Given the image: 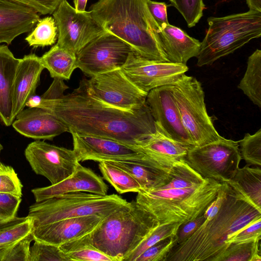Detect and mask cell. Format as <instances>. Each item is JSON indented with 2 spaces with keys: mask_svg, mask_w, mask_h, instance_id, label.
<instances>
[{
  "mask_svg": "<svg viewBox=\"0 0 261 261\" xmlns=\"http://www.w3.org/2000/svg\"><path fill=\"white\" fill-rule=\"evenodd\" d=\"M86 79L78 87L64 94L68 88L63 80L55 78L41 95L38 107L57 116L69 133L93 135L113 139L127 144L141 146L156 130L148 106L131 111L107 104L89 90Z\"/></svg>",
  "mask_w": 261,
  "mask_h": 261,
  "instance_id": "6da1fadb",
  "label": "cell"
},
{
  "mask_svg": "<svg viewBox=\"0 0 261 261\" xmlns=\"http://www.w3.org/2000/svg\"><path fill=\"white\" fill-rule=\"evenodd\" d=\"M260 218L261 211L228 184L217 214L206 219L185 242L175 245L166 261H217L229 246L228 238Z\"/></svg>",
  "mask_w": 261,
  "mask_h": 261,
  "instance_id": "7a4b0ae2",
  "label": "cell"
},
{
  "mask_svg": "<svg viewBox=\"0 0 261 261\" xmlns=\"http://www.w3.org/2000/svg\"><path fill=\"white\" fill-rule=\"evenodd\" d=\"M148 0H99L89 12L106 32L130 45L141 57L169 62L159 37V27L147 6Z\"/></svg>",
  "mask_w": 261,
  "mask_h": 261,
  "instance_id": "3957f363",
  "label": "cell"
},
{
  "mask_svg": "<svg viewBox=\"0 0 261 261\" xmlns=\"http://www.w3.org/2000/svg\"><path fill=\"white\" fill-rule=\"evenodd\" d=\"M159 225L151 213L133 200L102 218L86 236L92 245L114 261H123Z\"/></svg>",
  "mask_w": 261,
  "mask_h": 261,
  "instance_id": "277c9868",
  "label": "cell"
},
{
  "mask_svg": "<svg viewBox=\"0 0 261 261\" xmlns=\"http://www.w3.org/2000/svg\"><path fill=\"white\" fill-rule=\"evenodd\" d=\"M222 184L206 178L202 184L188 188L141 191L136 201L156 217L159 224H182L204 214Z\"/></svg>",
  "mask_w": 261,
  "mask_h": 261,
  "instance_id": "5b68a950",
  "label": "cell"
},
{
  "mask_svg": "<svg viewBox=\"0 0 261 261\" xmlns=\"http://www.w3.org/2000/svg\"><path fill=\"white\" fill-rule=\"evenodd\" d=\"M208 28L197 58L199 67L212 65L261 35V12H246L224 17H210Z\"/></svg>",
  "mask_w": 261,
  "mask_h": 261,
  "instance_id": "8992f818",
  "label": "cell"
},
{
  "mask_svg": "<svg viewBox=\"0 0 261 261\" xmlns=\"http://www.w3.org/2000/svg\"><path fill=\"white\" fill-rule=\"evenodd\" d=\"M127 201L117 194L105 196L85 192L66 193L36 202L29 207L34 227L62 219L95 215L103 218Z\"/></svg>",
  "mask_w": 261,
  "mask_h": 261,
  "instance_id": "52a82bcc",
  "label": "cell"
},
{
  "mask_svg": "<svg viewBox=\"0 0 261 261\" xmlns=\"http://www.w3.org/2000/svg\"><path fill=\"white\" fill-rule=\"evenodd\" d=\"M180 118L194 146L217 141L221 136L207 112L204 92L195 77L184 74L172 85Z\"/></svg>",
  "mask_w": 261,
  "mask_h": 261,
  "instance_id": "ba28073f",
  "label": "cell"
},
{
  "mask_svg": "<svg viewBox=\"0 0 261 261\" xmlns=\"http://www.w3.org/2000/svg\"><path fill=\"white\" fill-rule=\"evenodd\" d=\"M242 159L238 141L224 137L199 146L190 148L186 160L203 178L221 182L230 181Z\"/></svg>",
  "mask_w": 261,
  "mask_h": 261,
  "instance_id": "9c48e42d",
  "label": "cell"
},
{
  "mask_svg": "<svg viewBox=\"0 0 261 261\" xmlns=\"http://www.w3.org/2000/svg\"><path fill=\"white\" fill-rule=\"evenodd\" d=\"M136 51L117 36L105 31L76 55L77 68L89 76L120 69Z\"/></svg>",
  "mask_w": 261,
  "mask_h": 261,
  "instance_id": "30bf717a",
  "label": "cell"
},
{
  "mask_svg": "<svg viewBox=\"0 0 261 261\" xmlns=\"http://www.w3.org/2000/svg\"><path fill=\"white\" fill-rule=\"evenodd\" d=\"M53 16L57 27L56 44L75 55L105 32L89 11L78 12L67 0L61 2Z\"/></svg>",
  "mask_w": 261,
  "mask_h": 261,
  "instance_id": "8fae6325",
  "label": "cell"
},
{
  "mask_svg": "<svg viewBox=\"0 0 261 261\" xmlns=\"http://www.w3.org/2000/svg\"><path fill=\"white\" fill-rule=\"evenodd\" d=\"M25 157L34 172L56 184L75 172L81 164L73 150L37 140L30 143Z\"/></svg>",
  "mask_w": 261,
  "mask_h": 261,
  "instance_id": "7c38bea8",
  "label": "cell"
},
{
  "mask_svg": "<svg viewBox=\"0 0 261 261\" xmlns=\"http://www.w3.org/2000/svg\"><path fill=\"white\" fill-rule=\"evenodd\" d=\"M90 92L102 101L126 111L143 106L147 94L139 89L121 68L100 73L87 80Z\"/></svg>",
  "mask_w": 261,
  "mask_h": 261,
  "instance_id": "4fadbf2b",
  "label": "cell"
},
{
  "mask_svg": "<svg viewBox=\"0 0 261 261\" xmlns=\"http://www.w3.org/2000/svg\"><path fill=\"white\" fill-rule=\"evenodd\" d=\"M121 69L132 83L148 93L155 88L174 84L189 68L187 65L148 60L134 51Z\"/></svg>",
  "mask_w": 261,
  "mask_h": 261,
  "instance_id": "5bb4252c",
  "label": "cell"
},
{
  "mask_svg": "<svg viewBox=\"0 0 261 261\" xmlns=\"http://www.w3.org/2000/svg\"><path fill=\"white\" fill-rule=\"evenodd\" d=\"M72 137L73 151L79 162L92 160L117 161L144 160L151 166L143 148L102 137L70 133Z\"/></svg>",
  "mask_w": 261,
  "mask_h": 261,
  "instance_id": "9a60e30c",
  "label": "cell"
},
{
  "mask_svg": "<svg viewBox=\"0 0 261 261\" xmlns=\"http://www.w3.org/2000/svg\"><path fill=\"white\" fill-rule=\"evenodd\" d=\"M172 85H165L150 90L147 95L146 103L156 127L163 134L189 147H194L182 122Z\"/></svg>",
  "mask_w": 261,
  "mask_h": 261,
  "instance_id": "2e32d148",
  "label": "cell"
},
{
  "mask_svg": "<svg viewBox=\"0 0 261 261\" xmlns=\"http://www.w3.org/2000/svg\"><path fill=\"white\" fill-rule=\"evenodd\" d=\"M21 135L36 140H53L65 132L66 125L57 116L40 107H29L17 114L12 124Z\"/></svg>",
  "mask_w": 261,
  "mask_h": 261,
  "instance_id": "e0dca14e",
  "label": "cell"
},
{
  "mask_svg": "<svg viewBox=\"0 0 261 261\" xmlns=\"http://www.w3.org/2000/svg\"><path fill=\"white\" fill-rule=\"evenodd\" d=\"M95 215L73 217L34 227V241L60 246L92 231L102 220Z\"/></svg>",
  "mask_w": 261,
  "mask_h": 261,
  "instance_id": "ac0fdd59",
  "label": "cell"
},
{
  "mask_svg": "<svg viewBox=\"0 0 261 261\" xmlns=\"http://www.w3.org/2000/svg\"><path fill=\"white\" fill-rule=\"evenodd\" d=\"M108 186L92 170L81 164L71 176L55 185L32 190L36 202L68 193L85 192L107 195Z\"/></svg>",
  "mask_w": 261,
  "mask_h": 261,
  "instance_id": "d6986e66",
  "label": "cell"
},
{
  "mask_svg": "<svg viewBox=\"0 0 261 261\" xmlns=\"http://www.w3.org/2000/svg\"><path fill=\"white\" fill-rule=\"evenodd\" d=\"M40 19L39 13L15 0H0V44H11L30 32Z\"/></svg>",
  "mask_w": 261,
  "mask_h": 261,
  "instance_id": "ffe728a7",
  "label": "cell"
},
{
  "mask_svg": "<svg viewBox=\"0 0 261 261\" xmlns=\"http://www.w3.org/2000/svg\"><path fill=\"white\" fill-rule=\"evenodd\" d=\"M40 57L31 54L20 59L13 85V118L22 111L32 96L36 95L42 71Z\"/></svg>",
  "mask_w": 261,
  "mask_h": 261,
  "instance_id": "44dd1931",
  "label": "cell"
},
{
  "mask_svg": "<svg viewBox=\"0 0 261 261\" xmlns=\"http://www.w3.org/2000/svg\"><path fill=\"white\" fill-rule=\"evenodd\" d=\"M140 147L153 167L168 172L174 163L186 159L188 150L191 148L167 137L156 127L155 132Z\"/></svg>",
  "mask_w": 261,
  "mask_h": 261,
  "instance_id": "7402d4cb",
  "label": "cell"
},
{
  "mask_svg": "<svg viewBox=\"0 0 261 261\" xmlns=\"http://www.w3.org/2000/svg\"><path fill=\"white\" fill-rule=\"evenodd\" d=\"M158 34L162 47L169 62L187 65L191 58L198 56L201 42L180 28L168 24L160 28Z\"/></svg>",
  "mask_w": 261,
  "mask_h": 261,
  "instance_id": "603a6c76",
  "label": "cell"
},
{
  "mask_svg": "<svg viewBox=\"0 0 261 261\" xmlns=\"http://www.w3.org/2000/svg\"><path fill=\"white\" fill-rule=\"evenodd\" d=\"M20 59L16 58L7 45H0V122L12 125L13 85Z\"/></svg>",
  "mask_w": 261,
  "mask_h": 261,
  "instance_id": "cb8c5ba5",
  "label": "cell"
},
{
  "mask_svg": "<svg viewBox=\"0 0 261 261\" xmlns=\"http://www.w3.org/2000/svg\"><path fill=\"white\" fill-rule=\"evenodd\" d=\"M129 173L139 183L142 191L159 189L169 182L172 176L170 172L149 166L144 160L106 161Z\"/></svg>",
  "mask_w": 261,
  "mask_h": 261,
  "instance_id": "d4e9b609",
  "label": "cell"
},
{
  "mask_svg": "<svg viewBox=\"0 0 261 261\" xmlns=\"http://www.w3.org/2000/svg\"><path fill=\"white\" fill-rule=\"evenodd\" d=\"M227 183L261 211V170L246 165L239 168L233 178Z\"/></svg>",
  "mask_w": 261,
  "mask_h": 261,
  "instance_id": "484cf974",
  "label": "cell"
},
{
  "mask_svg": "<svg viewBox=\"0 0 261 261\" xmlns=\"http://www.w3.org/2000/svg\"><path fill=\"white\" fill-rule=\"evenodd\" d=\"M40 58L43 67L47 69L53 79L68 80L77 68L76 55L57 44Z\"/></svg>",
  "mask_w": 261,
  "mask_h": 261,
  "instance_id": "4316f807",
  "label": "cell"
},
{
  "mask_svg": "<svg viewBox=\"0 0 261 261\" xmlns=\"http://www.w3.org/2000/svg\"><path fill=\"white\" fill-rule=\"evenodd\" d=\"M238 88L261 108V50L257 49L249 57L247 68Z\"/></svg>",
  "mask_w": 261,
  "mask_h": 261,
  "instance_id": "83f0119b",
  "label": "cell"
},
{
  "mask_svg": "<svg viewBox=\"0 0 261 261\" xmlns=\"http://www.w3.org/2000/svg\"><path fill=\"white\" fill-rule=\"evenodd\" d=\"M86 234L59 246L69 261H114L92 245Z\"/></svg>",
  "mask_w": 261,
  "mask_h": 261,
  "instance_id": "f1b7e54d",
  "label": "cell"
},
{
  "mask_svg": "<svg viewBox=\"0 0 261 261\" xmlns=\"http://www.w3.org/2000/svg\"><path fill=\"white\" fill-rule=\"evenodd\" d=\"M103 177L120 194L138 193L141 188L138 181L127 172L107 161L99 162Z\"/></svg>",
  "mask_w": 261,
  "mask_h": 261,
  "instance_id": "f546056e",
  "label": "cell"
},
{
  "mask_svg": "<svg viewBox=\"0 0 261 261\" xmlns=\"http://www.w3.org/2000/svg\"><path fill=\"white\" fill-rule=\"evenodd\" d=\"M170 173L171 180L166 185L157 189H184L193 187L202 184L206 178H203L195 171L186 159L174 163Z\"/></svg>",
  "mask_w": 261,
  "mask_h": 261,
  "instance_id": "4dcf8cb0",
  "label": "cell"
},
{
  "mask_svg": "<svg viewBox=\"0 0 261 261\" xmlns=\"http://www.w3.org/2000/svg\"><path fill=\"white\" fill-rule=\"evenodd\" d=\"M57 27L53 17L40 19L34 30L25 38L30 46L45 47L54 44L58 36Z\"/></svg>",
  "mask_w": 261,
  "mask_h": 261,
  "instance_id": "1f68e13d",
  "label": "cell"
},
{
  "mask_svg": "<svg viewBox=\"0 0 261 261\" xmlns=\"http://www.w3.org/2000/svg\"><path fill=\"white\" fill-rule=\"evenodd\" d=\"M259 241L230 243L217 261H261Z\"/></svg>",
  "mask_w": 261,
  "mask_h": 261,
  "instance_id": "d6a6232c",
  "label": "cell"
},
{
  "mask_svg": "<svg viewBox=\"0 0 261 261\" xmlns=\"http://www.w3.org/2000/svg\"><path fill=\"white\" fill-rule=\"evenodd\" d=\"M181 224L179 223L160 224L148 234L123 261H135V259L149 247L162 240L176 235Z\"/></svg>",
  "mask_w": 261,
  "mask_h": 261,
  "instance_id": "836d02e7",
  "label": "cell"
},
{
  "mask_svg": "<svg viewBox=\"0 0 261 261\" xmlns=\"http://www.w3.org/2000/svg\"><path fill=\"white\" fill-rule=\"evenodd\" d=\"M242 159L247 165H261V129L253 135L247 133L244 138L238 141Z\"/></svg>",
  "mask_w": 261,
  "mask_h": 261,
  "instance_id": "e575fe53",
  "label": "cell"
},
{
  "mask_svg": "<svg viewBox=\"0 0 261 261\" xmlns=\"http://www.w3.org/2000/svg\"><path fill=\"white\" fill-rule=\"evenodd\" d=\"M34 241L30 247L29 261H69L59 246Z\"/></svg>",
  "mask_w": 261,
  "mask_h": 261,
  "instance_id": "d590c367",
  "label": "cell"
},
{
  "mask_svg": "<svg viewBox=\"0 0 261 261\" xmlns=\"http://www.w3.org/2000/svg\"><path fill=\"white\" fill-rule=\"evenodd\" d=\"M182 15L188 26H195L203 15L205 8L203 0H169Z\"/></svg>",
  "mask_w": 261,
  "mask_h": 261,
  "instance_id": "8d00e7d4",
  "label": "cell"
},
{
  "mask_svg": "<svg viewBox=\"0 0 261 261\" xmlns=\"http://www.w3.org/2000/svg\"><path fill=\"white\" fill-rule=\"evenodd\" d=\"M176 244V235L162 240L145 250L135 261H166Z\"/></svg>",
  "mask_w": 261,
  "mask_h": 261,
  "instance_id": "74e56055",
  "label": "cell"
},
{
  "mask_svg": "<svg viewBox=\"0 0 261 261\" xmlns=\"http://www.w3.org/2000/svg\"><path fill=\"white\" fill-rule=\"evenodd\" d=\"M22 185L13 167L0 164V193L21 197Z\"/></svg>",
  "mask_w": 261,
  "mask_h": 261,
  "instance_id": "f35d334b",
  "label": "cell"
},
{
  "mask_svg": "<svg viewBox=\"0 0 261 261\" xmlns=\"http://www.w3.org/2000/svg\"><path fill=\"white\" fill-rule=\"evenodd\" d=\"M34 225L29 217L25 221L0 231V249L8 247L31 233Z\"/></svg>",
  "mask_w": 261,
  "mask_h": 261,
  "instance_id": "ab89813d",
  "label": "cell"
},
{
  "mask_svg": "<svg viewBox=\"0 0 261 261\" xmlns=\"http://www.w3.org/2000/svg\"><path fill=\"white\" fill-rule=\"evenodd\" d=\"M32 232L15 242L7 250L1 261H29Z\"/></svg>",
  "mask_w": 261,
  "mask_h": 261,
  "instance_id": "60d3db41",
  "label": "cell"
},
{
  "mask_svg": "<svg viewBox=\"0 0 261 261\" xmlns=\"http://www.w3.org/2000/svg\"><path fill=\"white\" fill-rule=\"evenodd\" d=\"M261 218L257 219L230 236L226 243H243L260 240Z\"/></svg>",
  "mask_w": 261,
  "mask_h": 261,
  "instance_id": "b9f144b4",
  "label": "cell"
},
{
  "mask_svg": "<svg viewBox=\"0 0 261 261\" xmlns=\"http://www.w3.org/2000/svg\"><path fill=\"white\" fill-rule=\"evenodd\" d=\"M21 201L20 197L0 193V219L7 220L16 217Z\"/></svg>",
  "mask_w": 261,
  "mask_h": 261,
  "instance_id": "7bdbcfd3",
  "label": "cell"
},
{
  "mask_svg": "<svg viewBox=\"0 0 261 261\" xmlns=\"http://www.w3.org/2000/svg\"><path fill=\"white\" fill-rule=\"evenodd\" d=\"M206 219L203 214L194 220L181 224L176 234V245L180 244L188 239L204 222Z\"/></svg>",
  "mask_w": 261,
  "mask_h": 261,
  "instance_id": "ee69618b",
  "label": "cell"
},
{
  "mask_svg": "<svg viewBox=\"0 0 261 261\" xmlns=\"http://www.w3.org/2000/svg\"><path fill=\"white\" fill-rule=\"evenodd\" d=\"M42 15L50 14L63 0H15Z\"/></svg>",
  "mask_w": 261,
  "mask_h": 261,
  "instance_id": "f6af8a7d",
  "label": "cell"
},
{
  "mask_svg": "<svg viewBox=\"0 0 261 261\" xmlns=\"http://www.w3.org/2000/svg\"><path fill=\"white\" fill-rule=\"evenodd\" d=\"M147 6L152 17L160 28L162 29L169 24L167 11L168 6L165 3L148 0Z\"/></svg>",
  "mask_w": 261,
  "mask_h": 261,
  "instance_id": "bcb514c9",
  "label": "cell"
},
{
  "mask_svg": "<svg viewBox=\"0 0 261 261\" xmlns=\"http://www.w3.org/2000/svg\"><path fill=\"white\" fill-rule=\"evenodd\" d=\"M28 216L25 217H18L16 216L12 219L7 220L0 219V231L15 225L22 223L28 219Z\"/></svg>",
  "mask_w": 261,
  "mask_h": 261,
  "instance_id": "7dc6e473",
  "label": "cell"
},
{
  "mask_svg": "<svg viewBox=\"0 0 261 261\" xmlns=\"http://www.w3.org/2000/svg\"><path fill=\"white\" fill-rule=\"evenodd\" d=\"M249 10L261 12V0H246Z\"/></svg>",
  "mask_w": 261,
  "mask_h": 261,
  "instance_id": "c3c4849f",
  "label": "cell"
},
{
  "mask_svg": "<svg viewBox=\"0 0 261 261\" xmlns=\"http://www.w3.org/2000/svg\"><path fill=\"white\" fill-rule=\"evenodd\" d=\"M88 0H73L74 9L78 12L85 11Z\"/></svg>",
  "mask_w": 261,
  "mask_h": 261,
  "instance_id": "681fc988",
  "label": "cell"
},
{
  "mask_svg": "<svg viewBox=\"0 0 261 261\" xmlns=\"http://www.w3.org/2000/svg\"><path fill=\"white\" fill-rule=\"evenodd\" d=\"M41 99V96L35 95L30 98L26 103L28 107H37L39 105Z\"/></svg>",
  "mask_w": 261,
  "mask_h": 261,
  "instance_id": "f907efd6",
  "label": "cell"
},
{
  "mask_svg": "<svg viewBox=\"0 0 261 261\" xmlns=\"http://www.w3.org/2000/svg\"><path fill=\"white\" fill-rule=\"evenodd\" d=\"M11 246V245H10ZM8 246V247H5V248H1L0 249V261L2 260V259L4 256V255L5 254L6 251H7V250L8 249V248L10 246Z\"/></svg>",
  "mask_w": 261,
  "mask_h": 261,
  "instance_id": "816d5d0a",
  "label": "cell"
},
{
  "mask_svg": "<svg viewBox=\"0 0 261 261\" xmlns=\"http://www.w3.org/2000/svg\"><path fill=\"white\" fill-rule=\"evenodd\" d=\"M3 149V146L0 143V153L1 152L2 150Z\"/></svg>",
  "mask_w": 261,
  "mask_h": 261,
  "instance_id": "f5cc1de1",
  "label": "cell"
},
{
  "mask_svg": "<svg viewBox=\"0 0 261 261\" xmlns=\"http://www.w3.org/2000/svg\"><path fill=\"white\" fill-rule=\"evenodd\" d=\"M1 163H1V161H0V164H1Z\"/></svg>",
  "mask_w": 261,
  "mask_h": 261,
  "instance_id": "db71d44e",
  "label": "cell"
}]
</instances>
